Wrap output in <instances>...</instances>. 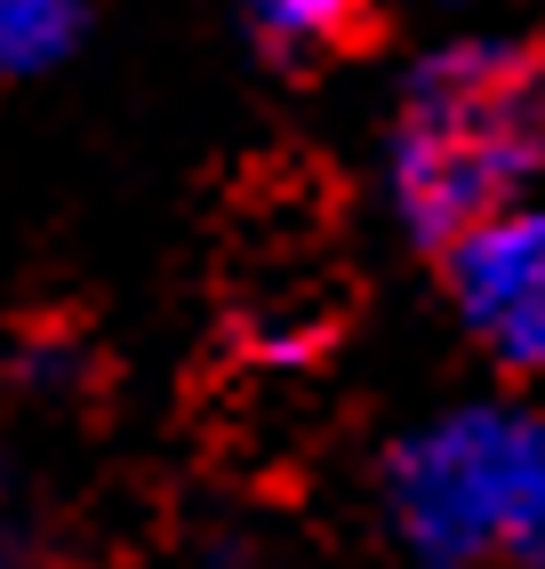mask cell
I'll use <instances>...</instances> for the list:
<instances>
[{
	"label": "cell",
	"instance_id": "cell-1",
	"mask_svg": "<svg viewBox=\"0 0 545 569\" xmlns=\"http://www.w3.org/2000/svg\"><path fill=\"white\" fill-rule=\"evenodd\" d=\"M545 169V49L522 32H457L425 49L385 129V201L402 233L442 249Z\"/></svg>",
	"mask_w": 545,
	"mask_h": 569
},
{
	"label": "cell",
	"instance_id": "cell-2",
	"mask_svg": "<svg viewBox=\"0 0 545 569\" xmlns=\"http://www.w3.org/2000/svg\"><path fill=\"white\" fill-rule=\"evenodd\" d=\"M385 521L417 569H545V409L457 401L385 449Z\"/></svg>",
	"mask_w": 545,
	"mask_h": 569
},
{
	"label": "cell",
	"instance_id": "cell-3",
	"mask_svg": "<svg viewBox=\"0 0 545 569\" xmlns=\"http://www.w3.org/2000/svg\"><path fill=\"white\" fill-rule=\"evenodd\" d=\"M442 281L465 337L514 377H545V201L522 193L442 241Z\"/></svg>",
	"mask_w": 545,
	"mask_h": 569
},
{
	"label": "cell",
	"instance_id": "cell-4",
	"mask_svg": "<svg viewBox=\"0 0 545 569\" xmlns=\"http://www.w3.org/2000/svg\"><path fill=\"white\" fill-rule=\"evenodd\" d=\"M241 24L272 64H314L361 24V0H241Z\"/></svg>",
	"mask_w": 545,
	"mask_h": 569
},
{
	"label": "cell",
	"instance_id": "cell-5",
	"mask_svg": "<svg viewBox=\"0 0 545 569\" xmlns=\"http://www.w3.org/2000/svg\"><path fill=\"white\" fill-rule=\"evenodd\" d=\"M89 32V0H0V81L65 64Z\"/></svg>",
	"mask_w": 545,
	"mask_h": 569
},
{
	"label": "cell",
	"instance_id": "cell-6",
	"mask_svg": "<svg viewBox=\"0 0 545 569\" xmlns=\"http://www.w3.org/2000/svg\"><path fill=\"white\" fill-rule=\"evenodd\" d=\"M24 377H32V386H65V377H72V353H65V346L24 353Z\"/></svg>",
	"mask_w": 545,
	"mask_h": 569
},
{
	"label": "cell",
	"instance_id": "cell-7",
	"mask_svg": "<svg viewBox=\"0 0 545 569\" xmlns=\"http://www.w3.org/2000/svg\"><path fill=\"white\" fill-rule=\"evenodd\" d=\"M449 9H522V0H449Z\"/></svg>",
	"mask_w": 545,
	"mask_h": 569
}]
</instances>
